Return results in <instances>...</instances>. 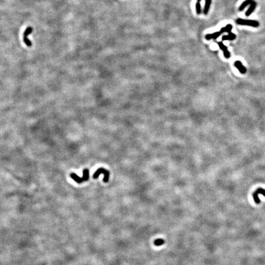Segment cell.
<instances>
[{
    "label": "cell",
    "instance_id": "obj_8",
    "mask_svg": "<svg viewBox=\"0 0 265 265\" xmlns=\"http://www.w3.org/2000/svg\"><path fill=\"white\" fill-rule=\"evenodd\" d=\"M236 38V36L235 34L233 33H229L228 35H225L223 36L221 38L222 41H233L234 39H235Z\"/></svg>",
    "mask_w": 265,
    "mask_h": 265
},
{
    "label": "cell",
    "instance_id": "obj_5",
    "mask_svg": "<svg viewBox=\"0 0 265 265\" xmlns=\"http://www.w3.org/2000/svg\"><path fill=\"white\" fill-rule=\"evenodd\" d=\"M234 65L241 74H244L246 73L247 72L246 68L242 65V63L240 61H236L234 63Z\"/></svg>",
    "mask_w": 265,
    "mask_h": 265
},
{
    "label": "cell",
    "instance_id": "obj_15",
    "mask_svg": "<svg viewBox=\"0 0 265 265\" xmlns=\"http://www.w3.org/2000/svg\"><path fill=\"white\" fill-rule=\"evenodd\" d=\"M165 244V240L163 239H158L154 241V244L156 246H160Z\"/></svg>",
    "mask_w": 265,
    "mask_h": 265
},
{
    "label": "cell",
    "instance_id": "obj_16",
    "mask_svg": "<svg viewBox=\"0 0 265 265\" xmlns=\"http://www.w3.org/2000/svg\"><path fill=\"white\" fill-rule=\"evenodd\" d=\"M23 42L28 47H31L32 46L31 41L28 38H23Z\"/></svg>",
    "mask_w": 265,
    "mask_h": 265
},
{
    "label": "cell",
    "instance_id": "obj_9",
    "mask_svg": "<svg viewBox=\"0 0 265 265\" xmlns=\"http://www.w3.org/2000/svg\"><path fill=\"white\" fill-rule=\"evenodd\" d=\"M211 3L212 0H206V1H205V5L203 10V13L204 15H207L208 14Z\"/></svg>",
    "mask_w": 265,
    "mask_h": 265
},
{
    "label": "cell",
    "instance_id": "obj_7",
    "mask_svg": "<svg viewBox=\"0 0 265 265\" xmlns=\"http://www.w3.org/2000/svg\"><path fill=\"white\" fill-rule=\"evenodd\" d=\"M256 3L254 1H253L252 2V3L250 4V7H249V9H248V10L246 11V12H245V15L247 16V17H249V16H250L252 13H253V12L254 11V10L255 9V8H256Z\"/></svg>",
    "mask_w": 265,
    "mask_h": 265
},
{
    "label": "cell",
    "instance_id": "obj_17",
    "mask_svg": "<svg viewBox=\"0 0 265 265\" xmlns=\"http://www.w3.org/2000/svg\"><path fill=\"white\" fill-rule=\"evenodd\" d=\"M197 1H198V2H200L201 1H202V0H197Z\"/></svg>",
    "mask_w": 265,
    "mask_h": 265
},
{
    "label": "cell",
    "instance_id": "obj_13",
    "mask_svg": "<svg viewBox=\"0 0 265 265\" xmlns=\"http://www.w3.org/2000/svg\"><path fill=\"white\" fill-rule=\"evenodd\" d=\"M32 32H33V28L31 27H28L24 31L23 37V38H28V36L30 35Z\"/></svg>",
    "mask_w": 265,
    "mask_h": 265
},
{
    "label": "cell",
    "instance_id": "obj_14",
    "mask_svg": "<svg viewBox=\"0 0 265 265\" xmlns=\"http://www.w3.org/2000/svg\"><path fill=\"white\" fill-rule=\"evenodd\" d=\"M195 7H196V14H197L198 15L201 14L202 12V10H201V5L200 2H196V3L195 4Z\"/></svg>",
    "mask_w": 265,
    "mask_h": 265
},
{
    "label": "cell",
    "instance_id": "obj_11",
    "mask_svg": "<svg viewBox=\"0 0 265 265\" xmlns=\"http://www.w3.org/2000/svg\"><path fill=\"white\" fill-rule=\"evenodd\" d=\"M232 28H233L232 25L228 24L227 26H225V27H223L222 28H221L220 31L221 33V34L224 33H229L232 32Z\"/></svg>",
    "mask_w": 265,
    "mask_h": 265
},
{
    "label": "cell",
    "instance_id": "obj_2",
    "mask_svg": "<svg viewBox=\"0 0 265 265\" xmlns=\"http://www.w3.org/2000/svg\"><path fill=\"white\" fill-rule=\"evenodd\" d=\"M101 174H104L105 177L103 179V182H105V183L109 181V172L107 170L105 169V168H99L98 169H97V171L95 173V174H93V178L97 179Z\"/></svg>",
    "mask_w": 265,
    "mask_h": 265
},
{
    "label": "cell",
    "instance_id": "obj_3",
    "mask_svg": "<svg viewBox=\"0 0 265 265\" xmlns=\"http://www.w3.org/2000/svg\"><path fill=\"white\" fill-rule=\"evenodd\" d=\"M261 194L263 195L264 196H265V190L261 189V188H260V189L256 190L253 194V198L254 200V201L256 204H260L261 201L260 200V198H258V195Z\"/></svg>",
    "mask_w": 265,
    "mask_h": 265
},
{
    "label": "cell",
    "instance_id": "obj_4",
    "mask_svg": "<svg viewBox=\"0 0 265 265\" xmlns=\"http://www.w3.org/2000/svg\"><path fill=\"white\" fill-rule=\"evenodd\" d=\"M218 45L219 48L223 51L224 52V55L225 57V58L228 59L231 57V54L230 52H229V50H228V47L223 43L222 42H218Z\"/></svg>",
    "mask_w": 265,
    "mask_h": 265
},
{
    "label": "cell",
    "instance_id": "obj_1",
    "mask_svg": "<svg viewBox=\"0 0 265 265\" xmlns=\"http://www.w3.org/2000/svg\"><path fill=\"white\" fill-rule=\"evenodd\" d=\"M236 23L239 25H244V26H249L251 27L256 28L258 27L260 23L258 21L255 20H249V19H237L236 21Z\"/></svg>",
    "mask_w": 265,
    "mask_h": 265
},
{
    "label": "cell",
    "instance_id": "obj_6",
    "mask_svg": "<svg viewBox=\"0 0 265 265\" xmlns=\"http://www.w3.org/2000/svg\"><path fill=\"white\" fill-rule=\"evenodd\" d=\"M221 33L220 31H217L212 34H207V35L205 36V38H206V39L208 41H209L212 39H216L221 35Z\"/></svg>",
    "mask_w": 265,
    "mask_h": 265
},
{
    "label": "cell",
    "instance_id": "obj_12",
    "mask_svg": "<svg viewBox=\"0 0 265 265\" xmlns=\"http://www.w3.org/2000/svg\"><path fill=\"white\" fill-rule=\"evenodd\" d=\"M82 181L83 182L87 181L89 179V170L87 169H85L83 171V176H82Z\"/></svg>",
    "mask_w": 265,
    "mask_h": 265
},
{
    "label": "cell",
    "instance_id": "obj_10",
    "mask_svg": "<svg viewBox=\"0 0 265 265\" xmlns=\"http://www.w3.org/2000/svg\"><path fill=\"white\" fill-rule=\"evenodd\" d=\"M253 1V0H245V1L241 4V6H239V11H242L245 9V7H247L248 5H250Z\"/></svg>",
    "mask_w": 265,
    "mask_h": 265
}]
</instances>
